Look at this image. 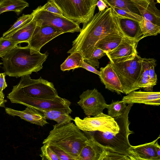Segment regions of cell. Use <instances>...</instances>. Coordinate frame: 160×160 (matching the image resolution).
I'll return each mask as SVG.
<instances>
[{
  "label": "cell",
  "mask_w": 160,
  "mask_h": 160,
  "mask_svg": "<svg viewBox=\"0 0 160 160\" xmlns=\"http://www.w3.org/2000/svg\"><path fill=\"white\" fill-rule=\"evenodd\" d=\"M119 19L121 28L128 36L138 42L142 39L143 34L138 22L131 19Z\"/></svg>",
  "instance_id": "cell-21"
},
{
  "label": "cell",
  "mask_w": 160,
  "mask_h": 160,
  "mask_svg": "<svg viewBox=\"0 0 160 160\" xmlns=\"http://www.w3.org/2000/svg\"><path fill=\"white\" fill-rule=\"evenodd\" d=\"M113 35L134 40L124 32L119 18L109 7L99 11L88 22L83 25L79 34L72 42V48L67 53L78 52L84 60L86 61L90 58L99 41L107 36Z\"/></svg>",
  "instance_id": "cell-1"
},
{
  "label": "cell",
  "mask_w": 160,
  "mask_h": 160,
  "mask_svg": "<svg viewBox=\"0 0 160 160\" xmlns=\"http://www.w3.org/2000/svg\"><path fill=\"white\" fill-rule=\"evenodd\" d=\"M100 72L99 78L106 89L118 94L124 93L119 78L110 63L104 67L101 68Z\"/></svg>",
  "instance_id": "cell-18"
},
{
  "label": "cell",
  "mask_w": 160,
  "mask_h": 160,
  "mask_svg": "<svg viewBox=\"0 0 160 160\" xmlns=\"http://www.w3.org/2000/svg\"><path fill=\"white\" fill-rule=\"evenodd\" d=\"M5 111L9 115L19 117L22 119L38 126L43 127L48 123L47 119L39 111L29 107H27L23 111L6 107Z\"/></svg>",
  "instance_id": "cell-16"
},
{
  "label": "cell",
  "mask_w": 160,
  "mask_h": 160,
  "mask_svg": "<svg viewBox=\"0 0 160 160\" xmlns=\"http://www.w3.org/2000/svg\"><path fill=\"white\" fill-rule=\"evenodd\" d=\"M77 104L87 117H94L103 112L107 104L102 94L96 88L87 89L79 96Z\"/></svg>",
  "instance_id": "cell-12"
},
{
  "label": "cell",
  "mask_w": 160,
  "mask_h": 160,
  "mask_svg": "<svg viewBox=\"0 0 160 160\" xmlns=\"http://www.w3.org/2000/svg\"><path fill=\"white\" fill-rule=\"evenodd\" d=\"M37 23L34 18L27 24L12 34L5 38L20 44L22 42L28 43L36 28Z\"/></svg>",
  "instance_id": "cell-20"
},
{
  "label": "cell",
  "mask_w": 160,
  "mask_h": 160,
  "mask_svg": "<svg viewBox=\"0 0 160 160\" xmlns=\"http://www.w3.org/2000/svg\"><path fill=\"white\" fill-rule=\"evenodd\" d=\"M143 34L142 39L149 36H155L160 33V26L143 18L138 23Z\"/></svg>",
  "instance_id": "cell-28"
},
{
  "label": "cell",
  "mask_w": 160,
  "mask_h": 160,
  "mask_svg": "<svg viewBox=\"0 0 160 160\" xmlns=\"http://www.w3.org/2000/svg\"><path fill=\"white\" fill-rule=\"evenodd\" d=\"M67 18L83 25L93 16L98 0H54Z\"/></svg>",
  "instance_id": "cell-6"
},
{
  "label": "cell",
  "mask_w": 160,
  "mask_h": 160,
  "mask_svg": "<svg viewBox=\"0 0 160 160\" xmlns=\"http://www.w3.org/2000/svg\"><path fill=\"white\" fill-rule=\"evenodd\" d=\"M85 132L88 138L78 155L79 160L129 159L126 156L112 152L103 147L96 141L93 135Z\"/></svg>",
  "instance_id": "cell-11"
},
{
  "label": "cell",
  "mask_w": 160,
  "mask_h": 160,
  "mask_svg": "<svg viewBox=\"0 0 160 160\" xmlns=\"http://www.w3.org/2000/svg\"><path fill=\"white\" fill-rule=\"evenodd\" d=\"M127 40H134L119 35L108 36L98 43L96 48H99L106 53L113 50L120 44Z\"/></svg>",
  "instance_id": "cell-23"
},
{
  "label": "cell",
  "mask_w": 160,
  "mask_h": 160,
  "mask_svg": "<svg viewBox=\"0 0 160 160\" xmlns=\"http://www.w3.org/2000/svg\"><path fill=\"white\" fill-rule=\"evenodd\" d=\"M142 58L137 53L132 59L118 63L110 62L122 85L126 94L133 91L140 77L142 68Z\"/></svg>",
  "instance_id": "cell-7"
},
{
  "label": "cell",
  "mask_w": 160,
  "mask_h": 160,
  "mask_svg": "<svg viewBox=\"0 0 160 160\" xmlns=\"http://www.w3.org/2000/svg\"><path fill=\"white\" fill-rule=\"evenodd\" d=\"M6 75L4 72L0 74V91L3 92V91L8 86L6 81Z\"/></svg>",
  "instance_id": "cell-39"
},
{
  "label": "cell",
  "mask_w": 160,
  "mask_h": 160,
  "mask_svg": "<svg viewBox=\"0 0 160 160\" xmlns=\"http://www.w3.org/2000/svg\"><path fill=\"white\" fill-rule=\"evenodd\" d=\"M160 138V135L153 141L136 146H131L130 153L134 160H160L154 146L155 142Z\"/></svg>",
  "instance_id": "cell-19"
},
{
  "label": "cell",
  "mask_w": 160,
  "mask_h": 160,
  "mask_svg": "<svg viewBox=\"0 0 160 160\" xmlns=\"http://www.w3.org/2000/svg\"><path fill=\"white\" fill-rule=\"evenodd\" d=\"M156 60L152 58L149 70L148 83L149 87L151 92L153 91V88L155 86L157 81V75L155 72V67L156 65Z\"/></svg>",
  "instance_id": "cell-35"
},
{
  "label": "cell",
  "mask_w": 160,
  "mask_h": 160,
  "mask_svg": "<svg viewBox=\"0 0 160 160\" xmlns=\"http://www.w3.org/2000/svg\"><path fill=\"white\" fill-rule=\"evenodd\" d=\"M144 19L160 26V12L154 0H132Z\"/></svg>",
  "instance_id": "cell-17"
},
{
  "label": "cell",
  "mask_w": 160,
  "mask_h": 160,
  "mask_svg": "<svg viewBox=\"0 0 160 160\" xmlns=\"http://www.w3.org/2000/svg\"><path fill=\"white\" fill-rule=\"evenodd\" d=\"M28 6V3L24 0H0V15L6 11H13L19 15Z\"/></svg>",
  "instance_id": "cell-25"
},
{
  "label": "cell",
  "mask_w": 160,
  "mask_h": 160,
  "mask_svg": "<svg viewBox=\"0 0 160 160\" xmlns=\"http://www.w3.org/2000/svg\"><path fill=\"white\" fill-rule=\"evenodd\" d=\"M73 121L80 130L84 132L98 131L116 133L119 130V125L115 119L103 112L93 117H87L83 119L76 117Z\"/></svg>",
  "instance_id": "cell-10"
},
{
  "label": "cell",
  "mask_w": 160,
  "mask_h": 160,
  "mask_svg": "<svg viewBox=\"0 0 160 160\" xmlns=\"http://www.w3.org/2000/svg\"><path fill=\"white\" fill-rule=\"evenodd\" d=\"M124 96L122 101L127 104L142 103L146 105L159 106L160 105L159 92L138 91H135Z\"/></svg>",
  "instance_id": "cell-15"
},
{
  "label": "cell",
  "mask_w": 160,
  "mask_h": 160,
  "mask_svg": "<svg viewBox=\"0 0 160 160\" xmlns=\"http://www.w3.org/2000/svg\"><path fill=\"white\" fill-rule=\"evenodd\" d=\"M33 18V15L32 13L30 14H23L8 31L3 34L2 37L5 38L12 34L28 23Z\"/></svg>",
  "instance_id": "cell-30"
},
{
  "label": "cell",
  "mask_w": 160,
  "mask_h": 160,
  "mask_svg": "<svg viewBox=\"0 0 160 160\" xmlns=\"http://www.w3.org/2000/svg\"><path fill=\"white\" fill-rule=\"evenodd\" d=\"M37 25L28 43L30 47L40 51L48 42L64 33L61 30L48 25Z\"/></svg>",
  "instance_id": "cell-13"
},
{
  "label": "cell",
  "mask_w": 160,
  "mask_h": 160,
  "mask_svg": "<svg viewBox=\"0 0 160 160\" xmlns=\"http://www.w3.org/2000/svg\"><path fill=\"white\" fill-rule=\"evenodd\" d=\"M18 44L9 38H0V58H1Z\"/></svg>",
  "instance_id": "cell-32"
},
{
  "label": "cell",
  "mask_w": 160,
  "mask_h": 160,
  "mask_svg": "<svg viewBox=\"0 0 160 160\" xmlns=\"http://www.w3.org/2000/svg\"><path fill=\"white\" fill-rule=\"evenodd\" d=\"M0 96L3 98H4V95L3 92L0 91Z\"/></svg>",
  "instance_id": "cell-43"
},
{
  "label": "cell",
  "mask_w": 160,
  "mask_h": 160,
  "mask_svg": "<svg viewBox=\"0 0 160 160\" xmlns=\"http://www.w3.org/2000/svg\"><path fill=\"white\" fill-rule=\"evenodd\" d=\"M37 24L48 25L57 28L64 33L79 32L81 28L79 24L64 15L53 13L42 9L38 6L32 12Z\"/></svg>",
  "instance_id": "cell-9"
},
{
  "label": "cell",
  "mask_w": 160,
  "mask_h": 160,
  "mask_svg": "<svg viewBox=\"0 0 160 160\" xmlns=\"http://www.w3.org/2000/svg\"><path fill=\"white\" fill-rule=\"evenodd\" d=\"M138 42L127 40L123 42L114 50L106 53L110 62L118 63L134 58L138 53L136 48Z\"/></svg>",
  "instance_id": "cell-14"
},
{
  "label": "cell",
  "mask_w": 160,
  "mask_h": 160,
  "mask_svg": "<svg viewBox=\"0 0 160 160\" xmlns=\"http://www.w3.org/2000/svg\"><path fill=\"white\" fill-rule=\"evenodd\" d=\"M57 155L60 160H77L61 149L54 146H49Z\"/></svg>",
  "instance_id": "cell-37"
},
{
  "label": "cell",
  "mask_w": 160,
  "mask_h": 160,
  "mask_svg": "<svg viewBox=\"0 0 160 160\" xmlns=\"http://www.w3.org/2000/svg\"><path fill=\"white\" fill-rule=\"evenodd\" d=\"M39 111L47 119L56 121L58 124L68 123L73 121L74 119L69 115L68 112L63 110H46L35 108Z\"/></svg>",
  "instance_id": "cell-22"
},
{
  "label": "cell",
  "mask_w": 160,
  "mask_h": 160,
  "mask_svg": "<svg viewBox=\"0 0 160 160\" xmlns=\"http://www.w3.org/2000/svg\"><path fill=\"white\" fill-rule=\"evenodd\" d=\"M48 55L31 48L17 45L2 58V69L6 75L16 78L33 72H37L43 67L42 64Z\"/></svg>",
  "instance_id": "cell-2"
},
{
  "label": "cell",
  "mask_w": 160,
  "mask_h": 160,
  "mask_svg": "<svg viewBox=\"0 0 160 160\" xmlns=\"http://www.w3.org/2000/svg\"><path fill=\"white\" fill-rule=\"evenodd\" d=\"M96 5L98 8L99 11L103 10L109 8V7L103 0H98Z\"/></svg>",
  "instance_id": "cell-40"
},
{
  "label": "cell",
  "mask_w": 160,
  "mask_h": 160,
  "mask_svg": "<svg viewBox=\"0 0 160 160\" xmlns=\"http://www.w3.org/2000/svg\"><path fill=\"white\" fill-rule=\"evenodd\" d=\"M41 148L40 156L42 160H60L59 158L50 147L46 144Z\"/></svg>",
  "instance_id": "cell-33"
},
{
  "label": "cell",
  "mask_w": 160,
  "mask_h": 160,
  "mask_svg": "<svg viewBox=\"0 0 160 160\" xmlns=\"http://www.w3.org/2000/svg\"><path fill=\"white\" fill-rule=\"evenodd\" d=\"M16 86L29 96L37 98L50 99L59 96L53 83L41 77L32 79L30 75L23 76Z\"/></svg>",
  "instance_id": "cell-8"
},
{
  "label": "cell",
  "mask_w": 160,
  "mask_h": 160,
  "mask_svg": "<svg viewBox=\"0 0 160 160\" xmlns=\"http://www.w3.org/2000/svg\"><path fill=\"white\" fill-rule=\"evenodd\" d=\"M157 1V2L159 3H160V0H156Z\"/></svg>",
  "instance_id": "cell-44"
},
{
  "label": "cell",
  "mask_w": 160,
  "mask_h": 160,
  "mask_svg": "<svg viewBox=\"0 0 160 160\" xmlns=\"http://www.w3.org/2000/svg\"><path fill=\"white\" fill-rule=\"evenodd\" d=\"M2 64V62H0V65Z\"/></svg>",
  "instance_id": "cell-45"
},
{
  "label": "cell",
  "mask_w": 160,
  "mask_h": 160,
  "mask_svg": "<svg viewBox=\"0 0 160 160\" xmlns=\"http://www.w3.org/2000/svg\"><path fill=\"white\" fill-rule=\"evenodd\" d=\"M127 106V104L122 100H112L110 104L107 105L108 115L114 118H117L123 114Z\"/></svg>",
  "instance_id": "cell-29"
},
{
  "label": "cell",
  "mask_w": 160,
  "mask_h": 160,
  "mask_svg": "<svg viewBox=\"0 0 160 160\" xmlns=\"http://www.w3.org/2000/svg\"><path fill=\"white\" fill-rule=\"evenodd\" d=\"M133 104H129L123 114L114 118L119 126V131L116 133L103 132L98 131L93 135L96 141L103 147L110 151L127 157L129 160H134L130 152L131 145L128 136L133 133L129 128L130 123L128 114Z\"/></svg>",
  "instance_id": "cell-4"
},
{
  "label": "cell",
  "mask_w": 160,
  "mask_h": 160,
  "mask_svg": "<svg viewBox=\"0 0 160 160\" xmlns=\"http://www.w3.org/2000/svg\"><path fill=\"white\" fill-rule=\"evenodd\" d=\"M7 97L12 103L21 104L35 109L63 110L70 114L72 112L70 107L71 103L68 99L59 96L50 99L33 97L26 93L16 85L13 86L11 92Z\"/></svg>",
  "instance_id": "cell-5"
},
{
  "label": "cell",
  "mask_w": 160,
  "mask_h": 160,
  "mask_svg": "<svg viewBox=\"0 0 160 160\" xmlns=\"http://www.w3.org/2000/svg\"><path fill=\"white\" fill-rule=\"evenodd\" d=\"M84 61L82 55L78 52H74L69 56L61 65V70L63 71H70L79 68Z\"/></svg>",
  "instance_id": "cell-26"
},
{
  "label": "cell",
  "mask_w": 160,
  "mask_h": 160,
  "mask_svg": "<svg viewBox=\"0 0 160 160\" xmlns=\"http://www.w3.org/2000/svg\"><path fill=\"white\" fill-rule=\"evenodd\" d=\"M112 8L116 15L120 19H126L134 20L139 23L143 18L140 15L123 9L110 7Z\"/></svg>",
  "instance_id": "cell-31"
},
{
  "label": "cell",
  "mask_w": 160,
  "mask_h": 160,
  "mask_svg": "<svg viewBox=\"0 0 160 160\" xmlns=\"http://www.w3.org/2000/svg\"><path fill=\"white\" fill-rule=\"evenodd\" d=\"M81 68H82L86 70L94 73L100 76L101 74L100 71H99L97 70L95 68L88 64L84 61L82 62Z\"/></svg>",
  "instance_id": "cell-38"
},
{
  "label": "cell",
  "mask_w": 160,
  "mask_h": 160,
  "mask_svg": "<svg viewBox=\"0 0 160 160\" xmlns=\"http://www.w3.org/2000/svg\"><path fill=\"white\" fill-rule=\"evenodd\" d=\"M108 7L123 9L140 15L135 5L132 0H103Z\"/></svg>",
  "instance_id": "cell-27"
},
{
  "label": "cell",
  "mask_w": 160,
  "mask_h": 160,
  "mask_svg": "<svg viewBox=\"0 0 160 160\" xmlns=\"http://www.w3.org/2000/svg\"><path fill=\"white\" fill-rule=\"evenodd\" d=\"M148 0L152 1V0Z\"/></svg>",
  "instance_id": "cell-46"
},
{
  "label": "cell",
  "mask_w": 160,
  "mask_h": 160,
  "mask_svg": "<svg viewBox=\"0 0 160 160\" xmlns=\"http://www.w3.org/2000/svg\"><path fill=\"white\" fill-rule=\"evenodd\" d=\"M41 8L44 10L55 14L63 15V14L54 0H48L47 2L42 6Z\"/></svg>",
  "instance_id": "cell-36"
},
{
  "label": "cell",
  "mask_w": 160,
  "mask_h": 160,
  "mask_svg": "<svg viewBox=\"0 0 160 160\" xmlns=\"http://www.w3.org/2000/svg\"><path fill=\"white\" fill-rule=\"evenodd\" d=\"M42 144L57 147L79 160L78 155L88 136L72 122L53 125Z\"/></svg>",
  "instance_id": "cell-3"
},
{
  "label": "cell",
  "mask_w": 160,
  "mask_h": 160,
  "mask_svg": "<svg viewBox=\"0 0 160 160\" xmlns=\"http://www.w3.org/2000/svg\"><path fill=\"white\" fill-rule=\"evenodd\" d=\"M158 140H157L154 143L155 149L158 157L160 158V146L158 143Z\"/></svg>",
  "instance_id": "cell-41"
},
{
  "label": "cell",
  "mask_w": 160,
  "mask_h": 160,
  "mask_svg": "<svg viewBox=\"0 0 160 160\" xmlns=\"http://www.w3.org/2000/svg\"><path fill=\"white\" fill-rule=\"evenodd\" d=\"M152 58H142V68L139 78L136 83L133 91L142 88L144 91L151 92L149 87V70Z\"/></svg>",
  "instance_id": "cell-24"
},
{
  "label": "cell",
  "mask_w": 160,
  "mask_h": 160,
  "mask_svg": "<svg viewBox=\"0 0 160 160\" xmlns=\"http://www.w3.org/2000/svg\"><path fill=\"white\" fill-rule=\"evenodd\" d=\"M6 100L0 96V107H5V103L7 102Z\"/></svg>",
  "instance_id": "cell-42"
},
{
  "label": "cell",
  "mask_w": 160,
  "mask_h": 160,
  "mask_svg": "<svg viewBox=\"0 0 160 160\" xmlns=\"http://www.w3.org/2000/svg\"><path fill=\"white\" fill-rule=\"evenodd\" d=\"M105 55H106V53L103 50L97 48L94 51L90 58L85 62L95 68H98L99 64L98 59Z\"/></svg>",
  "instance_id": "cell-34"
}]
</instances>
